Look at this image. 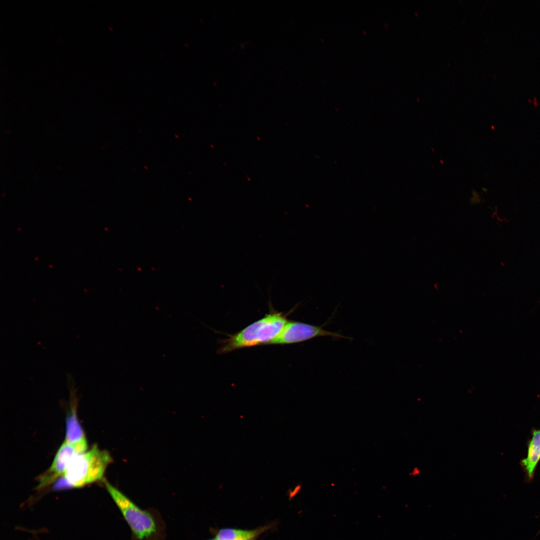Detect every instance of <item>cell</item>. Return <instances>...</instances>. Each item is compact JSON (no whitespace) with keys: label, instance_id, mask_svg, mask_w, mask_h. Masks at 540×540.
Returning a JSON list of instances; mask_svg holds the SVG:
<instances>
[{"label":"cell","instance_id":"7a4b0ae2","mask_svg":"<svg viewBox=\"0 0 540 540\" xmlns=\"http://www.w3.org/2000/svg\"><path fill=\"white\" fill-rule=\"evenodd\" d=\"M108 452L96 444L76 454L62 476L65 488H79L103 480L106 470L112 462Z\"/></svg>","mask_w":540,"mask_h":540},{"label":"cell","instance_id":"30bf717a","mask_svg":"<svg viewBox=\"0 0 540 540\" xmlns=\"http://www.w3.org/2000/svg\"><path fill=\"white\" fill-rule=\"evenodd\" d=\"M217 540L216 538H214L210 539V540Z\"/></svg>","mask_w":540,"mask_h":540},{"label":"cell","instance_id":"52a82bcc","mask_svg":"<svg viewBox=\"0 0 540 540\" xmlns=\"http://www.w3.org/2000/svg\"><path fill=\"white\" fill-rule=\"evenodd\" d=\"M540 460V428L533 431L528 444L526 456L521 464L529 480L533 478L536 468Z\"/></svg>","mask_w":540,"mask_h":540},{"label":"cell","instance_id":"9c48e42d","mask_svg":"<svg viewBox=\"0 0 540 540\" xmlns=\"http://www.w3.org/2000/svg\"><path fill=\"white\" fill-rule=\"evenodd\" d=\"M242 540L238 539V538H234V539H228V540Z\"/></svg>","mask_w":540,"mask_h":540},{"label":"cell","instance_id":"5b68a950","mask_svg":"<svg viewBox=\"0 0 540 540\" xmlns=\"http://www.w3.org/2000/svg\"><path fill=\"white\" fill-rule=\"evenodd\" d=\"M81 452H82L78 448L64 441L57 451L50 466L40 476L38 488H44L64 476L72 458Z\"/></svg>","mask_w":540,"mask_h":540},{"label":"cell","instance_id":"ba28073f","mask_svg":"<svg viewBox=\"0 0 540 540\" xmlns=\"http://www.w3.org/2000/svg\"><path fill=\"white\" fill-rule=\"evenodd\" d=\"M268 528L262 527L252 530H244L233 528H224L220 529L216 534V537L218 540L228 539H240L242 540H254L262 532Z\"/></svg>","mask_w":540,"mask_h":540},{"label":"cell","instance_id":"3957f363","mask_svg":"<svg viewBox=\"0 0 540 540\" xmlns=\"http://www.w3.org/2000/svg\"><path fill=\"white\" fill-rule=\"evenodd\" d=\"M106 488L128 524L135 540H157L161 534L159 520L151 512L138 507L107 481Z\"/></svg>","mask_w":540,"mask_h":540},{"label":"cell","instance_id":"8992f818","mask_svg":"<svg viewBox=\"0 0 540 540\" xmlns=\"http://www.w3.org/2000/svg\"><path fill=\"white\" fill-rule=\"evenodd\" d=\"M64 441L77 446L82 452L87 450L86 439L75 408L70 409L66 417Z\"/></svg>","mask_w":540,"mask_h":540},{"label":"cell","instance_id":"277c9868","mask_svg":"<svg viewBox=\"0 0 540 540\" xmlns=\"http://www.w3.org/2000/svg\"><path fill=\"white\" fill-rule=\"evenodd\" d=\"M320 336L348 338L340 334L328 331L322 326L288 320L278 336L268 344H295Z\"/></svg>","mask_w":540,"mask_h":540},{"label":"cell","instance_id":"6da1fadb","mask_svg":"<svg viewBox=\"0 0 540 540\" xmlns=\"http://www.w3.org/2000/svg\"><path fill=\"white\" fill-rule=\"evenodd\" d=\"M288 321L283 313L272 312L222 340L218 352L225 354L240 348L268 344L278 336Z\"/></svg>","mask_w":540,"mask_h":540}]
</instances>
